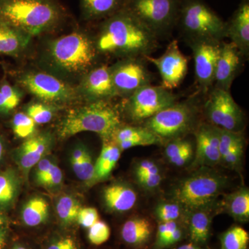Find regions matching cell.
Segmentation results:
<instances>
[{"mask_svg": "<svg viewBox=\"0 0 249 249\" xmlns=\"http://www.w3.org/2000/svg\"><path fill=\"white\" fill-rule=\"evenodd\" d=\"M52 137L48 134L31 136L18 149V163L24 173L27 174L47 154L52 145Z\"/></svg>", "mask_w": 249, "mask_h": 249, "instance_id": "d6986e66", "label": "cell"}, {"mask_svg": "<svg viewBox=\"0 0 249 249\" xmlns=\"http://www.w3.org/2000/svg\"><path fill=\"white\" fill-rule=\"evenodd\" d=\"M226 211L237 222L249 220V191L242 188L226 196L224 203Z\"/></svg>", "mask_w": 249, "mask_h": 249, "instance_id": "83f0119b", "label": "cell"}, {"mask_svg": "<svg viewBox=\"0 0 249 249\" xmlns=\"http://www.w3.org/2000/svg\"><path fill=\"white\" fill-rule=\"evenodd\" d=\"M71 164L77 178L89 186L94 183V163L86 147L78 145L74 149L71 156Z\"/></svg>", "mask_w": 249, "mask_h": 249, "instance_id": "484cf974", "label": "cell"}, {"mask_svg": "<svg viewBox=\"0 0 249 249\" xmlns=\"http://www.w3.org/2000/svg\"><path fill=\"white\" fill-rule=\"evenodd\" d=\"M159 173H160V170L158 165L150 160H141L135 168L136 177Z\"/></svg>", "mask_w": 249, "mask_h": 249, "instance_id": "ee69618b", "label": "cell"}, {"mask_svg": "<svg viewBox=\"0 0 249 249\" xmlns=\"http://www.w3.org/2000/svg\"><path fill=\"white\" fill-rule=\"evenodd\" d=\"M52 163H52L48 159H42L37 163L36 170V178L37 182L40 183L42 178H45V175L50 170Z\"/></svg>", "mask_w": 249, "mask_h": 249, "instance_id": "bcb514c9", "label": "cell"}, {"mask_svg": "<svg viewBox=\"0 0 249 249\" xmlns=\"http://www.w3.org/2000/svg\"><path fill=\"white\" fill-rule=\"evenodd\" d=\"M103 199L108 209L115 212L123 213L134 207L137 201V195L127 185L114 183L105 188Z\"/></svg>", "mask_w": 249, "mask_h": 249, "instance_id": "7402d4cb", "label": "cell"}, {"mask_svg": "<svg viewBox=\"0 0 249 249\" xmlns=\"http://www.w3.org/2000/svg\"><path fill=\"white\" fill-rule=\"evenodd\" d=\"M109 141H103L102 150L94 164V183L107 178L120 159V148Z\"/></svg>", "mask_w": 249, "mask_h": 249, "instance_id": "d4e9b609", "label": "cell"}, {"mask_svg": "<svg viewBox=\"0 0 249 249\" xmlns=\"http://www.w3.org/2000/svg\"><path fill=\"white\" fill-rule=\"evenodd\" d=\"M4 224V219H3L2 216L0 214V226Z\"/></svg>", "mask_w": 249, "mask_h": 249, "instance_id": "f5cc1de1", "label": "cell"}, {"mask_svg": "<svg viewBox=\"0 0 249 249\" xmlns=\"http://www.w3.org/2000/svg\"><path fill=\"white\" fill-rule=\"evenodd\" d=\"M196 153L194 165L213 166L220 162L219 139L217 127L202 124L196 133Z\"/></svg>", "mask_w": 249, "mask_h": 249, "instance_id": "2e32d148", "label": "cell"}, {"mask_svg": "<svg viewBox=\"0 0 249 249\" xmlns=\"http://www.w3.org/2000/svg\"><path fill=\"white\" fill-rule=\"evenodd\" d=\"M30 36L0 21V55H17L26 48Z\"/></svg>", "mask_w": 249, "mask_h": 249, "instance_id": "cb8c5ba5", "label": "cell"}, {"mask_svg": "<svg viewBox=\"0 0 249 249\" xmlns=\"http://www.w3.org/2000/svg\"><path fill=\"white\" fill-rule=\"evenodd\" d=\"M143 58L157 67L161 78L160 86L170 91L181 84L188 72V58L180 50L176 40L170 42L160 57L146 55Z\"/></svg>", "mask_w": 249, "mask_h": 249, "instance_id": "4fadbf2b", "label": "cell"}, {"mask_svg": "<svg viewBox=\"0 0 249 249\" xmlns=\"http://www.w3.org/2000/svg\"><path fill=\"white\" fill-rule=\"evenodd\" d=\"M47 249H78L76 242L71 237H62L49 246Z\"/></svg>", "mask_w": 249, "mask_h": 249, "instance_id": "f6af8a7d", "label": "cell"}, {"mask_svg": "<svg viewBox=\"0 0 249 249\" xmlns=\"http://www.w3.org/2000/svg\"><path fill=\"white\" fill-rule=\"evenodd\" d=\"M98 53L94 42L81 32L62 36L53 40L49 48L54 66L73 75L87 73L93 69Z\"/></svg>", "mask_w": 249, "mask_h": 249, "instance_id": "5b68a950", "label": "cell"}, {"mask_svg": "<svg viewBox=\"0 0 249 249\" xmlns=\"http://www.w3.org/2000/svg\"><path fill=\"white\" fill-rule=\"evenodd\" d=\"M221 43L222 42L203 41L189 44L193 50L196 82L204 93L209 91L214 83Z\"/></svg>", "mask_w": 249, "mask_h": 249, "instance_id": "5bb4252c", "label": "cell"}, {"mask_svg": "<svg viewBox=\"0 0 249 249\" xmlns=\"http://www.w3.org/2000/svg\"><path fill=\"white\" fill-rule=\"evenodd\" d=\"M0 92L2 94L10 111L14 110L20 102V93L9 83H3L0 86Z\"/></svg>", "mask_w": 249, "mask_h": 249, "instance_id": "f35d334b", "label": "cell"}, {"mask_svg": "<svg viewBox=\"0 0 249 249\" xmlns=\"http://www.w3.org/2000/svg\"><path fill=\"white\" fill-rule=\"evenodd\" d=\"M205 113L216 127L232 132H241L244 126V114L230 91L214 88L205 103Z\"/></svg>", "mask_w": 249, "mask_h": 249, "instance_id": "30bf717a", "label": "cell"}, {"mask_svg": "<svg viewBox=\"0 0 249 249\" xmlns=\"http://www.w3.org/2000/svg\"><path fill=\"white\" fill-rule=\"evenodd\" d=\"M83 91L91 101H108L117 96L113 85L111 67L103 65L88 71L83 83Z\"/></svg>", "mask_w": 249, "mask_h": 249, "instance_id": "ac0fdd59", "label": "cell"}, {"mask_svg": "<svg viewBox=\"0 0 249 249\" xmlns=\"http://www.w3.org/2000/svg\"><path fill=\"white\" fill-rule=\"evenodd\" d=\"M13 129L19 138H29L35 132L36 123L27 114L17 113L13 119Z\"/></svg>", "mask_w": 249, "mask_h": 249, "instance_id": "e575fe53", "label": "cell"}, {"mask_svg": "<svg viewBox=\"0 0 249 249\" xmlns=\"http://www.w3.org/2000/svg\"><path fill=\"white\" fill-rule=\"evenodd\" d=\"M196 115L193 103H174L145 121L144 126L155 133L160 140L179 138L193 127Z\"/></svg>", "mask_w": 249, "mask_h": 249, "instance_id": "ba28073f", "label": "cell"}, {"mask_svg": "<svg viewBox=\"0 0 249 249\" xmlns=\"http://www.w3.org/2000/svg\"><path fill=\"white\" fill-rule=\"evenodd\" d=\"M165 154L170 163L176 166H183L193 157V144L185 139H173L166 145Z\"/></svg>", "mask_w": 249, "mask_h": 249, "instance_id": "1f68e13d", "label": "cell"}, {"mask_svg": "<svg viewBox=\"0 0 249 249\" xmlns=\"http://www.w3.org/2000/svg\"><path fill=\"white\" fill-rule=\"evenodd\" d=\"M226 183L222 175L202 170L183 180L174 191V197L177 203L187 209L204 210L217 199Z\"/></svg>", "mask_w": 249, "mask_h": 249, "instance_id": "8992f818", "label": "cell"}, {"mask_svg": "<svg viewBox=\"0 0 249 249\" xmlns=\"http://www.w3.org/2000/svg\"><path fill=\"white\" fill-rule=\"evenodd\" d=\"M88 239L93 245L99 246L107 242L110 237V229L106 222L98 220L89 228Z\"/></svg>", "mask_w": 249, "mask_h": 249, "instance_id": "8d00e7d4", "label": "cell"}, {"mask_svg": "<svg viewBox=\"0 0 249 249\" xmlns=\"http://www.w3.org/2000/svg\"><path fill=\"white\" fill-rule=\"evenodd\" d=\"M242 58L240 51L232 42H222L214 76L215 88L230 91L240 71Z\"/></svg>", "mask_w": 249, "mask_h": 249, "instance_id": "9a60e30c", "label": "cell"}, {"mask_svg": "<svg viewBox=\"0 0 249 249\" xmlns=\"http://www.w3.org/2000/svg\"><path fill=\"white\" fill-rule=\"evenodd\" d=\"M221 249H248L249 232L239 226H233L220 236Z\"/></svg>", "mask_w": 249, "mask_h": 249, "instance_id": "d6a6232c", "label": "cell"}, {"mask_svg": "<svg viewBox=\"0 0 249 249\" xmlns=\"http://www.w3.org/2000/svg\"><path fill=\"white\" fill-rule=\"evenodd\" d=\"M121 126L119 111L108 101H91L70 111L58 127L60 138L66 139L83 132L101 136L103 141L112 138Z\"/></svg>", "mask_w": 249, "mask_h": 249, "instance_id": "3957f363", "label": "cell"}, {"mask_svg": "<svg viewBox=\"0 0 249 249\" xmlns=\"http://www.w3.org/2000/svg\"><path fill=\"white\" fill-rule=\"evenodd\" d=\"M155 228L148 219L142 217L131 218L121 228L123 241L134 249H143L151 242L155 235Z\"/></svg>", "mask_w": 249, "mask_h": 249, "instance_id": "ffe728a7", "label": "cell"}, {"mask_svg": "<svg viewBox=\"0 0 249 249\" xmlns=\"http://www.w3.org/2000/svg\"><path fill=\"white\" fill-rule=\"evenodd\" d=\"M48 217V203L45 199L39 196L29 199L22 210V220L28 227L40 225L45 222Z\"/></svg>", "mask_w": 249, "mask_h": 249, "instance_id": "f546056e", "label": "cell"}, {"mask_svg": "<svg viewBox=\"0 0 249 249\" xmlns=\"http://www.w3.org/2000/svg\"><path fill=\"white\" fill-rule=\"evenodd\" d=\"M94 44L98 53L144 58L157 49L158 37L122 9L103 19Z\"/></svg>", "mask_w": 249, "mask_h": 249, "instance_id": "6da1fadb", "label": "cell"}, {"mask_svg": "<svg viewBox=\"0 0 249 249\" xmlns=\"http://www.w3.org/2000/svg\"><path fill=\"white\" fill-rule=\"evenodd\" d=\"M19 83L36 97L49 103L70 102L76 91L67 83L49 73L30 72L23 75Z\"/></svg>", "mask_w": 249, "mask_h": 249, "instance_id": "8fae6325", "label": "cell"}, {"mask_svg": "<svg viewBox=\"0 0 249 249\" xmlns=\"http://www.w3.org/2000/svg\"><path fill=\"white\" fill-rule=\"evenodd\" d=\"M9 112H10V110L9 107H8L7 104H6L2 94L0 92V113L7 114Z\"/></svg>", "mask_w": 249, "mask_h": 249, "instance_id": "7dc6e473", "label": "cell"}, {"mask_svg": "<svg viewBox=\"0 0 249 249\" xmlns=\"http://www.w3.org/2000/svg\"><path fill=\"white\" fill-rule=\"evenodd\" d=\"M245 144V142L237 144L228 152L227 155L223 156L220 161H222L224 164L231 168H235L236 167L239 166L243 155Z\"/></svg>", "mask_w": 249, "mask_h": 249, "instance_id": "ab89813d", "label": "cell"}, {"mask_svg": "<svg viewBox=\"0 0 249 249\" xmlns=\"http://www.w3.org/2000/svg\"><path fill=\"white\" fill-rule=\"evenodd\" d=\"M181 213V206L178 203H162L155 210L156 217L160 223L178 221Z\"/></svg>", "mask_w": 249, "mask_h": 249, "instance_id": "d590c367", "label": "cell"}, {"mask_svg": "<svg viewBox=\"0 0 249 249\" xmlns=\"http://www.w3.org/2000/svg\"><path fill=\"white\" fill-rule=\"evenodd\" d=\"M80 209L78 201L71 196H62L56 204L58 217L64 225L76 222Z\"/></svg>", "mask_w": 249, "mask_h": 249, "instance_id": "836d02e7", "label": "cell"}, {"mask_svg": "<svg viewBox=\"0 0 249 249\" xmlns=\"http://www.w3.org/2000/svg\"><path fill=\"white\" fill-rule=\"evenodd\" d=\"M176 26L188 45L227 37V23L204 0H181Z\"/></svg>", "mask_w": 249, "mask_h": 249, "instance_id": "277c9868", "label": "cell"}, {"mask_svg": "<svg viewBox=\"0 0 249 249\" xmlns=\"http://www.w3.org/2000/svg\"><path fill=\"white\" fill-rule=\"evenodd\" d=\"M180 4L181 0H125L123 9L159 37L177 25Z\"/></svg>", "mask_w": 249, "mask_h": 249, "instance_id": "52a82bcc", "label": "cell"}, {"mask_svg": "<svg viewBox=\"0 0 249 249\" xmlns=\"http://www.w3.org/2000/svg\"><path fill=\"white\" fill-rule=\"evenodd\" d=\"M227 23V37L231 39L243 58L249 56V0H242Z\"/></svg>", "mask_w": 249, "mask_h": 249, "instance_id": "e0dca14e", "label": "cell"}, {"mask_svg": "<svg viewBox=\"0 0 249 249\" xmlns=\"http://www.w3.org/2000/svg\"><path fill=\"white\" fill-rule=\"evenodd\" d=\"M99 220L98 211L94 208H81L78 213L76 222L82 227L89 229L95 223Z\"/></svg>", "mask_w": 249, "mask_h": 249, "instance_id": "60d3db41", "label": "cell"}, {"mask_svg": "<svg viewBox=\"0 0 249 249\" xmlns=\"http://www.w3.org/2000/svg\"><path fill=\"white\" fill-rule=\"evenodd\" d=\"M211 216L204 210H197L192 214L188 225L192 242L201 246L207 242L211 235Z\"/></svg>", "mask_w": 249, "mask_h": 249, "instance_id": "4316f807", "label": "cell"}, {"mask_svg": "<svg viewBox=\"0 0 249 249\" xmlns=\"http://www.w3.org/2000/svg\"><path fill=\"white\" fill-rule=\"evenodd\" d=\"M3 153H4V144L2 141L0 139V161L2 158Z\"/></svg>", "mask_w": 249, "mask_h": 249, "instance_id": "681fc988", "label": "cell"}, {"mask_svg": "<svg viewBox=\"0 0 249 249\" xmlns=\"http://www.w3.org/2000/svg\"><path fill=\"white\" fill-rule=\"evenodd\" d=\"M65 17L57 0H0V21L30 37L55 29Z\"/></svg>", "mask_w": 249, "mask_h": 249, "instance_id": "7a4b0ae2", "label": "cell"}, {"mask_svg": "<svg viewBox=\"0 0 249 249\" xmlns=\"http://www.w3.org/2000/svg\"><path fill=\"white\" fill-rule=\"evenodd\" d=\"M182 227L175 222H160L155 233L154 249H165L173 247L182 240Z\"/></svg>", "mask_w": 249, "mask_h": 249, "instance_id": "f1b7e54d", "label": "cell"}, {"mask_svg": "<svg viewBox=\"0 0 249 249\" xmlns=\"http://www.w3.org/2000/svg\"><path fill=\"white\" fill-rule=\"evenodd\" d=\"M136 178L141 186L145 189L150 190V191L158 188L162 179L160 173L142 175V176L136 177Z\"/></svg>", "mask_w": 249, "mask_h": 249, "instance_id": "7bdbcfd3", "label": "cell"}, {"mask_svg": "<svg viewBox=\"0 0 249 249\" xmlns=\"http://www.w3.org/2000/svg\"><path fill=\"white\" fill-rule=\"evenodd\" d=\"M143 58H126L111 67L116 92L128 98L142 87L151 85L152 75Z\"/></svg>", "mask_w": 249, "mask_h": 249, "instance_id": "7c38bea8", "label": "cell"}, {"mask_svg": "<svg viewBox=\"0 0 249 249\" xmlns=\"http://www.w3.org/2000/svg\"><path fill=\"white\" fill-rule=\"evenodd\" d=\"M176 249H207L203 248L201 245H196L193 242H189V243L184 244V245L178 246Z\"/></svg>", "mask_w": 249, "mask_h": 249, "instance_id": "c3c4849f", "label": "cell"}, {"mask_svg": "<svg viewBox=\"0 0 249 249\" xmlns=\"http://www.w3.org/2000/svg\"><path fill=\"white\" fill-rule=\"evenodd\" d=\"M27 114L36 124H45L52 120L53 112L49 106L42 103H34L28 107Z\"/></svg>", "mask_w": 249, "mask_h": 249, "instance_id": "74e56055", "label": "cell"}, {"mask_svg": "<svg viewBox=\"0 0 249 249\" xmlns=\"http://www.w3.org/2000/svg\"><path fill=\"white\" fill-rule=\"evenodd\" d=\"M62 173L58 165L52 163L50 170L45 178H42L40 184L49 187L58 186L62 182Z\"/></svg>", "mask_w": 249, "mask_h": 249, "instance_id": "b9f144b4", "label": "cell"}, {"mask_svg": "<svg viewBox=\"0 0 249 249\" xmlns=\"http://www.w3.org/2000/svg\"><path fill=\"white\" fill-rule=\"evenodd\" d=\"M13 249H28L26 247H22V246H16Z\"/></svg>", "mask_w": 249, "mask_h": 249, "instance_id": "816d5d0a", "label": "cell"}, {"mask_svg": "<svg viewBox=\"0 0 249 249\" xmlns=\"http://www.w3.org/2000/svg\"><path fill=\"white\" fill-rule=\"evenodd\" d=\"M178 101L170 90L152 85L142 87L127 98L125 109L134 121H145Z\"/></svg>", "mask_w": 249, "mask_h": 249, "instance_id": "9c48e42d", "label": "cell"}, {"mask_svg": "<svg viewBox=\"0 0 249 249\" xmlns=\"http://www.w3.org/2000/svg\"><path fill=\"white\" fill-rule=\"evenodd\" d=\"M19 177L12 170L0 173V209L9 208L14 204L19 193Z\"/></svg>", "mask_w": 249, "mask_h": 249, "instance_id": "4dcf8cb0", "label": "cell"}, {"mask_svg": "<svg viewBox=\"0 0 249 249\" xmlns=\"http://www.w3.org/2000/svg\"><path fill=\"white\" fill-rule=\"evenodd\" d=\"M125 0H80L82 14L88 20H103L123 9Z\"/></svg>", "mask_w": 249, "mask_h": 249, "instance_id": "603a6c76", "label": "cell"}, {"mask_svg": "<svg viewBox=\"0 0 249 249\" xmlns=\"http://www.w3.org/2000/svg\"><path fill=\"white\" fill-rule=\"evenodd\" d=\"M4 235V232L3 231H0V237H1V236Z\"/></svg>", "mask_w": 249, "mask_h": 249, "instance_id": "db71d44e", "label": "cell"}, {"mask_svg": "<svg viewBox=\"0 0 249 249\" xmlns=\"http://www.w3.org/2000/svg\"><path fill=\"white\" fill-rule=\"evenodd\" d=\"M111 139L123 150L137 146L158 145L162 142L160 139L145 126H121L116 129Z\"/></svg>", "mask_w": 249, "mask_h": 249, "instance_id": "44dd1931", "label": "cell"}, {"mask_svg": "<svg viewBox=\"0 0 249 249\" xmlns=\"http://www.w3.org/2000/svg\"><path fill=\"white\" fill-rule=\"evenodd\" d=\"M5 245V235L0 237V249H2Z\"/></svg>", "mask_w": 249, "mask_h": 249, "instance_id": "f907efd6", "label": "cell"}]
</instances>
